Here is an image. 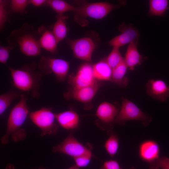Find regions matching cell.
Masks as SVG:
<instances>
[{
    "label": "cell",
    "instance_id": "6da1fadb",
    "mask_svg": "<svg viewBox=\"0 0 169 169\" xmlns=\"http://www.w3.org/2000/svg\"><path fill=\"white\" fill-rule=\"evenodd\" d=\"M20 98L9 114L5 133L1 138L3 145L7 144L10 138L14 142L23 141L26 138V131L22 126L29 113V108L26 95L21 94Z\"/></svg>",
    "mask_w": 169,
    "mask_h": 169
},
{
    "label": "cell",
    "instance_id": "7a4b0ae2",
    "mask_svg": "<svg viewBox=\"0 0 169 169\" xmlns=\"http://www.w3.org/2000/svg\"><path fill=\"white\" fill-rule=\"evenodd\" d=\"M38 30L31 24L25 23L18 29L13 30L6 40L9 45L18 46L26 56L33 57L41 54Z\"/></svg>",
    "mask_w": 169,
    "mask_h": 169
},
{
    "label": "cell",
    "instance_id": "3957f363",
    "mask_svg": "<svg viewBox=\"0 0 169 169\" xmlns=\"http://www.w3.org/2000/svg\"><path fill=\"white\" fill-rule=\"evenodd\" d=\"M37 64L33 62L18 69L8 67L13 84L17 89L30 93L38 98L40 95V87L43 74L36 71Z\"/></svg>",
    "mask_w": 169,
    "mask_h": 169
},
{
    "label": "cell",
    "instance_id": "277c9868",
    "mask_svg": "<svg viewBox=\"0 0 169 169\" xmlns=\"http://www.w3.org/2000/svg\"><path fill=\"white\" fill-rule=\"evenodd\" d=\"M121 4H114L107 2H83L80 6H77V9L74 13V19L82 26H84L87 24L86 18L96 19L103 18L113 9L120 8Z\"/></svg>",
    "mask_w": 169,
    "mask_h": 169
},
{
    "label": "cell",
    "instance_id": "5b68a950",
    "mask_svg": "<svg viewBox=\"0 0 169 169\" xmlns=\"http://www.w3.org/2000/svg\"><path fill=\"white\" fill-rule=\"evenodd\" d=\"M28 117L31 121L40 130V135H55L58 130V126L55 122V114L51 108L43 107L30 112Z\"/></svg>",
    "mask_w": 169,
    "mask_h": 169
},
{
    "label": "cell",
    "instance_id": "8992f818",
    "mask_svg": "<svg viewBox=\"0 0 169 169\" xmlns=\"http://www.w3.org/2000/svg\"><path fill=\"white\" fill-rule=\"evenodd\" d=\"M38 68L43 74L53 73L59 82H63L68 76L69 63L64 59L43 56L40 59Z\"/></svg>",
    "mask_w": 169,
    "mask_h": 169
},
{
    "label": "cell",
    "instance_id": "52a82bcc",
    "mask_svg": "<svg viewBox=\"0 0 169 169\" xmlns=\"http://www.w3.org/2000/svg\"><path fill=\"white\" fill-rule=\"evenodd\" d=\"M152 117L143 112L135 104L126 98H122L121 109L115 120L120 125L128 120H140L144 125H147L152 120Z\"/></svg>",
    "mask_w": 169,
    "mask_h": 169
},
{
    "label": "cell",
    "instance_id": "ba28073f",
    "mask_svg": "<svg viewBox=\"0 0 169 169\" xmlns=\"http://www.w3.org/2000/svg\"><path fill=\"white\" fill-rule=\"evenodd\" d=\"M92 145L90 143L84 145L80 143L70 132L61 142L53 147L52 150L54 153H63L74 158L92 152Z\"/></svg>",
    "mask_w": 169,
    "mask_h": 169
},
{
    "label": "cell",
    "instance_id": "9c48e42d",
    "mask_svg": "<svg viewBox=\"0 0 169 169\" xmlns=\"http://www.w3.org/2000/svg\"><path fill=\"white\" fill-rule=\"evenodd\" d=\"M66 41L75 57L86 62H92V55L96 46L91 38L88 37L75 39L67 38Z\"/></svg>",
    "mask_w": 169,
    "mask_h": 169
},
{
    "label": "cell",
    "instance_id": "30bf717a",
    "mask_svg": "<svg viewBox=\"0 0 169 169\" xmlns=\"http://www.w3.org/2000/svg\"><path fill=\"white\" fill-rule=\"evenodd\" d=\"M96 80L93 74V65L89 62L81 64L76 73L69 75L68 78L69 87L73 88L87 86L93 84Z\"/></svg>",
    "mask_w": 169,
    "mask_h": 169
},
{
    "label": "cell",
    "instance_id": "8fae6325",
    "mask_svg": "<svg viewBox=\"0 0 169 169\" xmlns=\"http://www.w3.org/2000/svg\"><path fill=\"white\" fill-rule=\"evenodd\" d=\"M102 81L97 80L93 84L79 88L69 87L64 94L67 100L73 99L84 104H89L103 83Z\"/></svg>",
    "mask_w": 169,
    "mask_h": 169
},
{
    "label": "cell",
    "instance_id": "7c38bea8",
    "mask_svg": "<svg viewBox=\"0 0 169 169\" xmlns=\"http://www.w3.org/2000/svg\"><path fill=\"white\" fill-rule=\"evenodd\" d=\"M119 112L117 107L113 104L105 101L98 106L95 114L98 120L97 125L102 130L112 127Z\"/></svg>",
    "mask_w": 169,
    "mask_h": 169
},
{
    "label": "cell",
    "instance_id": "4fadbf2b",
    "mask_svg": "<svg viewBox=\"0 0 169 169\" xmlns=\"http://www.w3.org/2000/svg\"><path fill=\"white\" fill-rule=\"evenodd\" d=\"M121 33L114 37L108 42L113 47L120 48L132 42L138 43L140 36L137 29L130 24H123L118 28Z\"/></svg>",
    "mask_w": 169,
    "mask_h": 169
},
{
    "label": "cell",
    "instance_id": "5bb4252c",
    "mask_svg": "<svg viewBox=\"0 0 169 169\" xmlns=\"http://www.w3.org/2000/svg\"><path fill=\"white\" fill-rule=\"evenodd\" d=\"M145 86L147 94L154 99L165 102L169 98V86L163 80L150 79Z\"/></svg>",
    "mask_w": 169,
    "mask_h": 169
},
{
    "label": "cell",
    "instance_id": "9a60e30c",
    "mask_svg": "<svg viewBox=\"0 0 169 169\" xmlns=\"http://www.w3.org/2000/svg\"><path fill=\"white\" fill-rule=\"evenodd\" d=\"M37 30L39 35V43L41 48L52 54H56L59 43L53 32L52 26L42 25Z\"/></svg>",
    "mask_w": 169,
    "mask_h": 169
},
{
    "label": "cell",
    "instance_id": "2e32d148",
    "mask_svg": "<svg viewBox=\"0 0 169 169\" xmlns=\"http://www.w3.org/2000/svg\"><path fill=\"white\" fill-rule=\"evenodd\" d=\"M160 148L158 143L153 140H146L142 142L138 148L140 158L149 164L159 158Z\"/></svg>",
    "mask_w": 169,
    "mask_h": 169
},
{
    "label": "cell",
    "instance_id": "e0dca14e",
    "mask_svg": "<svg viewBox=\"0 0 169 169\" xmlns=\"http://www.w3.org/2000/svg\"><path fill=\"white\" fill-rule=\"evenodd\" d=\"M56 120L59 125L68 131L78 128L80 124L79 117L73 110H69L55 113Z\"/></svg>",
    "mask_w": 169,
    "mask_h": 169
},
{
    "label": "cell",
    "instance_id": "ac0fdd59",
    "mask_svg": "<svg viewBox=\"0 0 169 169\" xmlns=\"http://www.w3.org/2000/svg\"><path fill=\"white\" fill-rule=\"evenodd\" d=\"M137 43L132 42L129 44L124 58L128 68L131 70H133L137 65L141 64L145 59L138 50Z\"/></svg>",
    "mask_w": 169,
    "mask_h": 169
},
{
    "label": "cell",
    "instance_id": "d6986e66",
    "mask_svg": "<svg viewBox=\"0 0 169 169\" xmlns=\"http://www.w3.org/2000/svg\"><path fill=\"white\" fill-rule=\"evenodd\" d=\"M93 70L96 80L111 81L112 69L107 63L106 59L93 64Z\"/></svg>",
    "mask_w": 169,
    "mask_h": 169
},
{
    "label": "cell",
    "instance_id": "ffe728a7",
    "mask_svg": "<svg viewBox=\"0 0 169 169\" xmlns=\"http://www.w3.org/2000/svg\"><path fill=\"white\" fill-rule=\"evenodd\" d=\"M128 69L124 59L120 64L112 69L111 82L122 88L126 87L129 82L128 78L125 76Z\"/></svg>",
    "mask_w": 169,
    "mask_h": 169
},
{
    "label": "cell",
    "instance_id": "44dd1931",
    "mask_svg": "<svg viewBox=\"0 0 169 169\" xmlns=\"http://www.w3.org/2000/svg\"><path fill=\"white\" fill-rule=\"evenodd\" d=\"M44 5L50 7L58 15H63L69 11H72L74 13L77 8V6L62 0H46Z\"/></svg>",
    "mask_w": 169,
    "mask_h": 169
},
{
    "label": "cell",
    "instance_id": "7402d4cb",
    "mask_svg": "<svg viewBox=\"0 0 169 169\" xmlns=\"http://www.w3.org/2000/svg\"><path fill=\"white\" fill-rule=\"evenodd\" d=\"M56 20L52 26L53 32L58 43L64 39L66 37L68 29L67 27L65 20L68 16L64 15H58L56 16Z\"/></svg>",
    "mask_w": 169,
    "mask_h": 169
},
{
    "label": "cell",
    "instance_id": "603a6c76",
    "mask_svg": "<svg viewBox=\"0 0 169 169\" xmlns=\"http://www.w3.org/2000/svg\"><path fill=\"white\" fill-rule=\"evenodd\" d=\"M149 3L150 16H162L168 9L169 1L167 0H151Z\"/></svg>",
    "mask_w": 169,
    "mask_h": 169
},
{
    "label": "cell",
    "instance_id": "cb8c5ba5",
    "mask_svg": "<svg viewBox=\"0 0 169 169\" xmlns=\"http://www.w3.org/2000/svg\"><path fill=\"white\" fill-rule=\"evenodd\" d=\"M109 137L104 144L105 148L108 154L114 157L117 153L119 147V140L117 135L109 131Z\"/></svg>",
    "mask_w": 169,
    "mask_h": 169
},
{
    "label": "cell",
    "instance_id": "d4e9b609",
    "mask_svg": "<svg viewBox=\"0 0 169 169\" xmlns=\"http://www.w3.org/2000/svg\"><path fill=\"white\" fill-rule=\"evenodd\" d=\"M21 95L13 90H10L0 95V115H1L9 106L14 100L19 97Z\"/></svg>",
    "mask_w": 169,
    "mask_h": 169
},
{
    "label": "cell",
    "instance_id": "484cf974",
    "mask_svg": "<svg viewBox=\"0 0 169 169\" xmlns=\"http://www.w3.org/2000/svg\"><path fill=\"white\" fill-rule=\"evenodd\" d=\"M28 4V0H10L8 4L9 13L20 14L26 13V8Z\"/></svg>",
    "mask_w": 169,
    "mask_h": 169
},
{
    "label": "cell",
    "instance_id": "4316f807",
    "mask_svg": "<svg viewBox=\"0 0 169 169\" xmlns=\"http://www.w3.org/2000/svg\"><path fill=\"white\" fill-rule=\"evenodd\" d=\"M120 48L113 47V49L106 59V61L113 69L116 67L123 59L120 50Z\"/></svg>",
    "mask_w": 169,
    "mask_h": 169
},
{
    "label": "cell",
    "instance_id": "83f0119b",
    "mask_svg": "<svg viewBox=\"0 0 169 169\" xmlns=\"http://www.w3.org/2000/svg\"><path fill=\"white\" fill-rule=\"evenodd\" d=\"M9 2L6 0H0V29H3L7 21L9 11L8 6Z\"/></svg>",
    "mask_w": 169,
    "mask_h": 169
},
{
    "label": "cell",
    "instance_id": "f1b7e54d",
    "mask_svg": "<svg viewBox=\"0 0 169 169\" xmlns=\"http://www.w3.org/2000/svg\"><path fill=\"white\" fill-rule=\"evenodd\" d=\"M93 154L92 152L84 154L73 158L75 165L79 167H84L90 163Z\"/></svg>",
    "mask_w": 169,
    "mask_h": 169
},
{
    "label": "cell",
    "instance_id": "f546056e",
    "mask_svg": "<svg viewBox=\"0 0 169 169\" xmlns=\"http://www.w3.org/2000/svg\"><path fill=\"white\" fill-rule=\"evenodd\" d=\"M150 169H169V158L166 156L159 157L149 164Z\"/></svg>",
    "mask_w": 169,
    "mask_h": 169
},
{
    "label": "cell",
    "instance_id": "4dcf8cb0",
    "mask_svg": "<svg viewBox=\"0 0 169 169\" xmlns=\"http://www.w3.org/2000/svg\"><path fill=\"white\" fill-rule=\"evenodd\" d=\"M14 47L9 45L8 46H0V62L3 64H5L9 59L10 54Z\"/></svg>",
    "mask_w": 169,
    "mask_h": 169
},
{
    "label": "cell",
    "instance_id": "1f68e13d",
    "mask_svg": "<svg viewBox=\"0 0 169 169\" xmlns=\"http://www.w3.org/2000/svg\"><path fill=\"white\" fill-rule=\"evenodd\" d=\"M100 169H123L118 162L114 160H110L105 161Z\"/></svg>",
    "mask_w": 169,
    "mask_h": 169
},
{
    "label": "cell",
    "instance_id": "d6a6232c",
    "mask_svg": "<svg viewBox=\"0 0 169 169\" xmlns=\"http://www.w3.org/2000/svg\"><path fill=\"white\" fill-rule=\"evenodd\" d=\"M46 1V0H28V3L35 7H39L44 5Z\"/></svg>",
    "mask_w": 169,
    "mask_h": 169
},
{
    "label": "cell",
    "instance_id": "836d02e7",
    "mask_svg": "<svg viewBox=\"0 0 169 169\" xmlns=\"http://www.w3.org/2000/svg\"><path fill=\"white\" fill-rule=\"evenodd\" d=\"M5 169H16V168L13 165L8 163L6 165Z\"/></svg>",
    "mask_w": 169,
    "mask_h": 169
},
{
    "label": "cell",
    "instance_id": "e575fe53",
    "mask_svg": "<svg viewBox=\"0 0 169 169\" xmlns=\"http://www.w3.org/2000/svg\"><path fill=\"white\" fill-rule=\"evenodd\" d=\"M67 169H79V168L75 165L72 166Z\"/></svg>",
    "mask_w": 169,
    "mask_h": 169
},
{
    "label": "cell",
    "instance_id": "d590c367",
    "mask_svg": "<svg viewBox=\"0 0 169 169\" xmlns=\"http://www.w3.org/2000/svg\"><path fill=\"white\" fill-rule=\"evenodd\" d=\"M38 169H46V168H44V167H39Z\"/></svg>",
    "mask_w": 169,
    "mask_h": 169
},
{
    "label": "cell",
    "instance_id": "8d00e7d4",
    "mask_svg": "<svg viewBox=\"0 0 169 169\" xmlns=\"http://www.w3.org/2000/svg\"><path fill=\"white\" fill-rule=\"evenodd\" d=\"M129 169H135V168L134 167H131V168H130Z\"/></svg>",
    "mask_w": 169,
    "mask_h": 169
}]
</instances>
